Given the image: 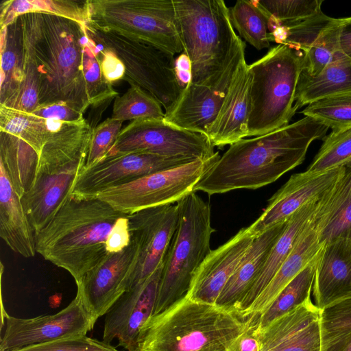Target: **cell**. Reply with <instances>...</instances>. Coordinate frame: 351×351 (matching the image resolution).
<instances>
[{
    "instance_id": "obj_6",
    "label": "cell",
    "mask_w": 351,
    "mask_h": 351,
    "mask_svg": "<svg viewBox=\"0 0 351 351\" xmlns=\"http://www.w3.org/2000/svg\"><path fill=\"white\" fill-rule=\"evenodd\" d=\"M178 221L165 255L153 315L185 298L193 276L211 250L215 230L208 202L192 192L177 202Z\"/></svg>"
},
{
    "instance_id": "obj_37",
    "label": "cell",
    "mask_w": 351,
    "mask_h": 351,
    "mask_svg": "<svg viewBox=\"0 0 351 351\" xmlns=\"http://www.w3.org/2000/svg\"><path fill=\"white\" fill-rule=\"evenodd\" d=\"M121 96H117L111 118L123 122L139 119H164L161 104L149 93L134 84Z\"/></svg>"
},
{
    "instance_id": "obj_21",
    "label": "cell",
    "mask_w": 351,
    "mask_h": 351,
    "mask_svg": "<svg viewBox=\"0 0 351 351\" xmlns=\"http://www.w3.org/2000/svg\"><path fill=\"white\" fill-rule=\"evenodd\" d=\"M320 312L311 300L256 329L261 351H320Z\"/></svg>"
},
{
    "instance_id": "obj_4",
    "label": "cell",
    "mask_w": 351,
    "mask_h": 351,
    "mask_svg": "<svg viewBox=\"0 0 351 351\" xmlns=\"http://www.w3.org/2000/svg\"><path fill=\"white\" fill-rule=\"evenodd\" d=\"M248 324L235 311L185 297L148 319L137 351H230Z\"/></svg>"
},
{
    "instance_id": "obj_13",
    "label": "cell",
    "mask_w": 351,
    "mask_h": 351,
    "mask_svg": "<svg viewBox=\"0 0 351 351\" xmlns=\"http://www.w3.org/2000/svg\"><path fill=\"white\" fill-rule=\"evenodd\" d=\"M139 257L136 241L131 236L123 250L109 253L76 283L77 293L86 311L97 321L128 289Z\"/></svg>"
},
{
    "instance_id": "obj_17",
    "label": "cell",
    "mask_w": 351,
    "mask_h": 351,
    "mask_svg": "<svg viewBox=\"0 0 351 351\" xmlns=\"http://www.w3.org/2000/svg\"><path fill=\"white\" fill-rule=\"evenodd\" d=\"M343 167L321 172L293 174L269 199L267 206L248 229L256 237L276 224L288 220L309 202L322 199L335 186L343 173Z\"/></svg>"
},
{
    "instance_id": "obj_25",
    "label": "cell",
    "mask_w": 351,
    "mask_h": 351,
    "mask_svg": "<svg viewBox=\"0 0 351 351\" xmlns=\"http://www.w3.org/2000/svg\"><path fill=\"white\" fill-rule=\"evenodd\" d=\"M51 132L39 156L38 173L86 160L93 129L84 118L62 122L48 119Z\"/></svg>"
},
{
    "instance_id": "obj_38",
    "label": "cell",
    "mask_w": 351,
    "mask_h": 351,
    "mask_svg": "<svg viewBox=\"0 0 351 351\" xmlns=\"http://www.w3.org/2000/svg\"><path fill=\"white\" fill-rule=\"evenodd\" d=\"M307 171L321 172L344 166L351 160V126L326 135Z\"/></svg>"
},
{
    "instance_id": "obj_46",
    "label": "cell",
    "mask_w": 351,
    "mask_h": 351,
    "mask_svg": "<svg viewBox=\"0 0 351 351\" xmlns=\"http://www.w3.org/2000/svg\"><path fill=\"white\" fill-rule=\"evenodd\" d=\"M32 113L45 119L62 122L78 121L84 119V113L63 102L40 105Z\"/></svg>"
},
{
    "instance_id": "obj_41",
    "label": "cell",
    "mask_w": 351,
    "mask_h": 351,
    "mask_svg": "<svg viewBox=\"0 0 351 351\" xmlns=\"http://www.w3.org/2000/svg\"><path fill=\"white\" fill-rule=\"evenodd\" d=\"M323 0H258L269 18L270 32L275 27L298 22L320 11Z\"/></svg>"
},
{
    "instance_id": "obj_3",
    "label": "cell",
    "mask_w": 351,
    "mask_h": 351,
    "mask_svg": "<svg viewBox=\"0 0 351 351\" xmlns=\"http://www.w3.org/2000/svg\"><path fill=\"white\" fill-rule=\"evenodd\" d=\"M125 215L98 197L72 195L51 221L34 234L36 252L67 271L77 283L109 254L108 237Z\"/></svg>"
},
{
    "instance_id": "obj_48",
    "label": "cell",
    "mask_w": 351,
    "mask_h": 351,
    "mask_svg": "<svg viewBox=\"0 0 351 351\" xmlns=\"http://www.w3.org/2000/svg\"><path fill=\"white\" fill-rule=\"evenodd\" d=\"M97 47L101 53V68L106 80L111 84L120 79L123 80L124 68L120 60L111 51Z\"/></svg>"
},
{
    "instance_id": "obj_42",
    "label": "cell",
    "mask_w": 351,
    "mask_h": 351,
    "mask_svg": "<svg viewBox=\"0 0 351 351\" xmlns=\"http://www.w3.org/2000/svg\"><path fill=\"white\" fill-rule=\"evenodd\" d=\"M122 123L110 117L93 129L84 170L105 158L122 130Z\"/></svg>"
},
{
    "instance_id": "obj_23",
    "label": "cell",
    "mask_w": 351,
    "mask_h": 351,
    "mask_svg": "<svg viewBox=\"0 0 351 351\" xmlns=\"http://www.w3.org/2000/svg\"><path fill=\"white\" fill-rule=\"evenodd\" d=\"M313 289L315 306L320 310L351 297V239L323 244Z\"/></svg>"
},
{
    "instance_id": "obj_12",
    "label": "cell",
    "mask_w": 351,
    "mask_h": 351,
    "mask_svg": "<svg viewBox=\"0 0 351 351\" xmlns=\"http://www.w3.org/2000/svg\"><path fill=\"white\" fill-rule=\"evenodd\" d=\"M6 328L0 351H13L59 339L86 335L96 320L85 308L78 293L71 302L53 315L23 319L5 316Z\"/></svg>"
},
{
    "instance_id": "obj_16",
    "label": "cell",
    "mask_w": 351,
    "mask_h": 351,
    "mask_svg": "<svg viewBox=\"0 0 351 351\" xmlns=\"http://www.w3.org/2000/svg\"><path fill=\"white\" fill-rule=\"evenodd\" d=\"M163 264L144 282L126 291L105 315L103 341L117 339L128 351H137L143 326L153 315Z\"/></svg>"
},
{
    "instance_id": "obj_11",
    "label": "cell",
    "mask_w": 351,
    "mask_h": 351,
    "mask_svg": "<svg viewBox=\"0 0 351 351\" xmlns=\"http://www.w3.org/2000/svg\"><path fill=\"white\" fill-rule=\"evenodd\" d=\"M207 160L217 152L209 138L169 123L165 119H139L123 128L106 157L127 153Z\"/></svg>"
},
{
    "instance_id": "obj_31",
    "label": "cell",
    "mask_w": 351,
    "mask_h": 351,
    "mask_svg": "<svg viewBox=\"0 0 351 351\" xmlns=\"http://www.w3.org/2000/svg\"><path fill=\"white\" fill-rule=\"evenodd\" d=\"M23 63L22 27L18 16L1 28L0 105L5 106L16 94L23 78Z\"/></svg>"
},
{
    "instance_id": "obj_45",
    "label": "cell",
    "mask_w": 351,
    "mask_h": 351,
    "mask_svg": "<svg viewBox=\"0 0 351 351\" xmlns=\"http://www.w3.org/2000/svg\"><path fill=\"white\" fill-rule=\"evenodd\" d=\"M317 232L321 245L336 239H351V193Z\"/></svg>"
},
{
    "instance_id": "obj_30",
    "label": "cell",
    "mask_w": 351,
    "mask_h": 351,
    "mask_svg": "<svg viewBox=\"0 0 351 351\" xmlns=\"http://www.w3.org/2000/svg\"><path fill=\"white\" fill-rule=\"evenodd\" d=\"M0 164L21 198L32 187L36 178L38 153L23 139L0 131Z\"/></svg>"
},
{
    "instance_id": "obj_28",
    "label": "cell",
    "mask_w": 351,
    "mask_h": 351,
    "mask_svg": "<svg viewBox=\"0 0 351 351\" xmlns=\"http://www.w3.org/2000/svg\"><path fill=\"white\" fill-rule=\"evenodd\" d=\"M322 246L318 240L314 217L303 230L293 250L272 280L242 317L247 319L262 314L283 288L319 253Z\"/></svg>"
},
{
    "instance_id": "obj_40",
    "label": "cell",
    "mask_w": 351,
    "mask_h": 351,
    "mask_svg": "<svg viewBox=\"0 0 351 351\" xmlns=\"http://www.w3.org/2000/svg\"><path fill=\"white\" fill-rule=\"evenodd\" d=\"M100 55L99 48L88 36L84 47L83 69L90 105L117 96V93L104 75Z\"/></svg>"
},
{
    "instance_id": "obj_1",
    "label": "cell",
    "mask_w": 351,
    "mask_h": 351,
    "mask_svg": "<svg viewBox=\"0 0 351 351\" xmlns=\"http://www.w3.org/2000/svg\"><path fill=\"white\" fill-rule=\"evenodd\" d=\"M328 128L304 117L273 132L241 139L205 173L194 188L213 195L256 189L277 180L303 162L310 145L323 139Z\"/></svg>"
},
{
    "instance_id": "obj_8",
    "label": "cell",
    "mask_w": 351,
    "mask_h": 351,
    "mask_svg": "<svg viewBox=\"0 0 351 351\" xmlns=\"http://www.w3.org/2000/svg\"><path fill=\"white\" fill-rule=\"evenodd\" d=\"M86 24L153 45L183 51L173 0H88Z\"/></svg>"
},
{
    "instance_id": "obj_26",
    "label": "cell",
    "mask_w": 351,
    "mask_h": 351,
    "mask_svg": "<svg viewBox=\"0 0 351 351\" xmlns=\"http://www.w3.org/2000/svg\"><path fill=\"white\" fill-rule=\"evenodd\" d=\"M322 199L309 202L289 219L285 229L272 247L252 287L235 310L241 317L268 285L290 254L303 230L314 219Z\"/></svg>"
},
{
    "instance_id": "obj_14",
    "label": "cell",
    "mask_w": 351,
    "mask_h": 351,
    "mask_svg": "<svg viewBox=\"0 0 351 351\" xmlns=\"http://www.w3.org/2000/svg\"><path fill=\"white\" fill-rule=\"evenodd\" d=\"M195 160L140 152L106 157L96 165L82 171L75 182L73 196L80 199L97 197L100 192L107 189Z\"/></svg>"
},
{
    "instance_id": "obj_50",
    "label": "cell",
    "mask_w": 351,
    "mask_h": 351,
    "mask_svg": "<svg viewBox=\"0 0 351 351\" xmlns=\"http://www.w3.org/2000/svg\"><path fill=\"white\" fill-rule=\"evenodd\" d=\"M177 77L184 88L191 80V66L189 58L183 53L176 60Z\"/></svg>"
},
{
    "instance_id": "obj_15",
    "label": "cell",
    "mask_w": 351,
    "mask_h": 351,
    "mask_svg": "<svg viewBox=\"0 0 351 351\" xmlns=\"http://www.w3.org/2000/svg\"><path fill=\"white\" fill-rule=\"evenodd\" d=\"M178 221L177 204L147 208L128 215L130 235L138 245L139 257L128 290L144 282L163 264Z\"/></svg>"
},
{
    "instance_id": "obj_2",
    "label": "cell",
    "mask_w": 351,
    "mask_h": 351,
    "mask_svg": "<svg viewBox=\"0 0 351 351\" xmlns=\"http://www.w3.org/2000/svg\"><path fill=\"white\" fill-rule=\"evenodd\" d=\"M19 16L39 75V106L63 102L84 113L90 106L83 69L85 23L49 13Z\"/></svg>"
},
{
    "instance_id": "obj_9",
    "label": "cell",
    "mask_w": 351,
    "mask_h": 351,
    "mask_svg": "<svg viewBox=\"0 0 351 351\" xmlns=\"http://www.w3.org/2000/svg\"><path fill=\"white\" fill-rule=\"evenodd\" d=\"M88 36L99 47L111 51L124 68L123 80L152 95L165 111L174 105L184 87L176 72L174 56L153 45L112 31L85 24Z\"/></svg>"
},
{
    "instance_id": "obj_5",
    "label": "cell",
    "mask_w": 351,
    "mask_h": 351,
    "mask_svg": "<svg viewBox=\"0 0 351 351\" xmlns=\"http://www.w3.org/2000/svg\"><path fill=\"white\" fill-rule=\"evenodd\" d=\"M173 1L183 53L191 62V82L213 86L244 43L229 8L222 0Z\"/></svg>"
},
{
    "instance_id": "obj_44",
    "label": "cell",
    "mask_w": 351,
    "mask_h": 351,
    "mask_svg": "<svg viewBox=\"0 0 351 351\" xmlns=\"http://www.w3.org/2000/svg\"><path fill=\"white\" fill-rule=\"evenodd\" d=\"M343 173L334 188L323 197L316 215L319 226H322L339 208L351 193V160L343 166Z\"/></svg>"
},
{
    "instance_id": "obj_36",
    "label": "cell",
    "mask_w": 351,
    "mask_h": 351,
    "mask_svg": "<svg viewBox=\"0 0 351 351\" xmlns=\"http://www.w3.org/2000/svg\"><path fill=\"white\" fill-rule=\"evenodd\" d=\"M0 131L23 139L40 156L51 130L48 119L0 105Z\"/></svg>"
},
{
    "instance_id": "obj_22",
    "label": "cell",
    "mask_w": 351,
    "mask_h": 351,
    "mask_svg": "<svg viewBox=\"0 0 351 351\" xmlns=\"http://www.w3.org/2000/svg\"><path fill=\"white\" fill-rule=\"evenodd\" d=\"M252 75L244 58L238 66L219 110L206 136L214 145L222 147L247 137L251 111Z\"/></svg>"
},
{
    "instance_id": "obj_32",
    "label": "cell",
    "mask_w": 351,
    "mask_h": 351,
    "mask_svg": "<svg viewBox=\"0 0 351 351\" xmlns=\"http://www.w3.org/2000/svg\"><path fill=\"white\" fill-rule=\"evenodd\" d=\"M320 252L283 288L262 314L256 315L258 329L267 327L274 320L310 300Z\"/></svg>"
},
{
    "instance_id": "obj_29",
    "label": "cell",
    "mask_w": 351,
    "mask_h": 351,
    "mask_svg": "<svg viewBox=\"0 0 351 351\" xmlns=\"http://www.w3.org/2000/svg\"><path fill=\"white\" fill-rule=\"evenodd\" d=\"M351 92V60L335 54L332 60L318 74L301 72L295 106L300 108L335 95Z\"/></svg>"
},
{
    "instance_id": "obj_43",
    "label": "cell",
    "mask_w": 351,
    "mask_h": 351,
    "mask_svg": "<svg viewBox=\"0 0 351 351\" xmlns=\"http://www.w3.org/2000/svg\"><path fill=\"white\" fill-rule=\"evenodd\" d=\"M13 351H119L110 344L86 335L64 338Z\"/></svg>"
},
{
    "instance_id": "obj_10",
    "label": "cell",
    "mask_w": 351,
    "mask_h": 351,
    "mask_svg": "<svg viewBox=\"0 0 351 351\" xmlns=\"http://www.w3.org/2000/svg\"><path fill=\"white\" fill-rule=\"evenodd\" d=\"M218 152L211 158L159 171L128 183L107 189L97 197L114 210L132 214L138 211L179 202L189 193L205 173L217 161Z\"/></svg>"
},
{
    "instance_id": "obj_24",
    "label": "cell",
    "mask_w": 351,
    "mask_h": 351,
    "mask_svg": "<svg viewBox=\"0 0 351 351\" xmlns=\"http://www.w3.org/2000/svg\"><path fill=\"white\" fill-rule=\"evenodd\" d=\"M288 220L276 224L254 238L223 288L215 304L226 309L236 310L252 287L272 247L285 229Z\"/></svg>"
},
{
    "instance_id": "obj_39",
    "label": "cell",
    "mask_w": 351,
    "mask_h": 351,
    "mask_svg": "<svg viewBox=\"0 0 351 351\" xmlns=\"http://www.w3.org/2000/svg\"><path fill=\"white\" fill-rule=\"evenodd\" d=\"M301 113L317 120L332 130L351 126V92L313 101Z\"/></svg>"
},
{
    "instance_id": "obj_49",
    "label": "cell",
    "mask_w": 351,
    "mask_h": 351,
    "mask_svg": "<svg viewBox=\"0 0 351 351\" xmlns=\"http://www.w3.org/2000/svg\"><path fill=\"white\" fill-rule=\"evenodd\" d=\"M335 54L351 60V16L340 19L336 27Z\"/></svg>"
},
{
    "instance_id": "obj_33",
    "label": "cell",
    "mask_w": 351,
    "mask_h": 351,
    "mask_svg": "<svg viewBox=\"0 0 351 351\" xmlns=\"http://www.w3.org/2000/svg\"><path fill=\"white\" fill-rule=\"evenodd\" d=\"M32 12L56 14L86 23L88 21V1H3L1 3V28L11 24L19 16Z\"/></svg>"
},
{
    "instance_id": "obj_7",
    "label": "cell",
    "mask_w": 351,
    "mask_h": 351,
    "mask_svg": "<svg viewBox=\"0 0 351 351\" xmlns=\"http://www.w3.org/2000/svg\"><path fill=\"white\" fill-rule=\"evenodd\" d=\"M302 56L301 51L278 44L248 64L252 81L247 137L263 135L289 124L298 110L295 102Z\"/></svg>"
},
{
    "instance_id": "obj_19",
    "label": "cell",
    "mask_w": 351,
    "mask_h": 351,
    "mask_svg": "<svg viewBox=\"0 0 351 351\" xmlns=\"http://www.w3.org/2000/svg\"><path fill=\"white\" fill-rule=\"evenodd\" d=\"M254 238L248 227L243 228L227 242L211 250L195 272L186 297L215 304Z\"/></svg>"
},
{
    "instance_id": "obj_35",
    "label": "cell",
    "mask_w": 351,
    "mask_h": 351,
    "mask_svg": "<svg viewBox=\"0 0 351 351\" xmlns=\"http://www.w3.org/2000/svg\"><path fill=\"white\" fill-rule=\"evenodd\" d=\"M320 351H351V297L320 312Z\"/></svg>"
},
{
    "instance_id": "obj_18",
    "label": "cell",
    "mask_w": 351,
    "mask_h": 351,
    "mask_svg": "<svg viewBox=\"0 0 351 351\" xmlns=\"http://www.w3.org/2000/svg\"><path fill=\"white\" fill-rule=\"evenodd\" d=\"M245 48L244 43L215 84L206 86L190 82L174 105L165 111V120L178 128L206 135L238 66L245 58Z\"/></svg>"
},
{
    "instance_id": "obj_27",
    "label": "cell",
    "mask_w": 351,
    "mask_h": 351,
    "mask_svg": "<svg viewBox=\"0 0 351 351\" xmlns=\"http://www.w3.org/2000/svg\"><path fill=\"white\" fill-rule=\"evenodd\" d=\"M0 237L14 252L25 258L36 253L34 231L7 173L0 164Z\"/></svg>"
},
{
    "instance_id": "obj_20",
    "label": "cell",
    "mask_w": 351,
    "mask_h": 351,
    "mask_svg": "<svg viewBox=\"0 0 351 351\" xmlns=\"http://www.w3.org/2000/svg\"><path fill=\"white\" fill-rule=\"evenodd\" d=\"M86 160L47 173H39L21 202L34 234L43 230L71 199Z\"/></svg>"
},
{
    "instance_id": "obj_47",
    "label": "cell",
    "mask_w": 351,
    "mask_h": 351,
    "mask_svg": "<svg viewBox=\"0 0 351 351\" xmlns=\"http://www.w3.org/2000/svg\"><path fill=\"white\" fill-rule=\"evenodd\" d=\"M247 319L249 320L247 327L237 339L230 351H261V343L256 330V316Z\"/></svg>"
},
{
    "instance_id": "obj_34",
    "label": "cell",
    "mask_w": 351,
    "mask_h": 351,
    "mask_svg": "<svg viewBox=\"0 0 351 351\" xmlns=\"http://www.w3.org/2000/svg\"><path fill=\"white\" fill-rule=\"evenodd\" d=\"M234 30L258 50L268 48L273 41L269 18L258 0H239L229 8Z\"/></svg>"
}]
</instances>
